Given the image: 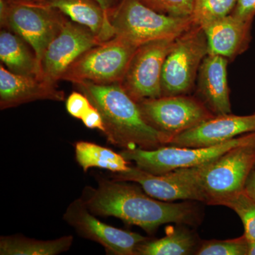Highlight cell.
Masks as SVG:
<instances>
[{
	"label": "cell",
	"mask_w": 255,
	"mask_h": 255,
	"mask_svg": "<svg viewBox=\"0 0 255 255\" xmlns=\"http://www.w3.org/2000/svg\"><path fill=\"white\" fill-rule=\"evenodd\" d=\"M97 181V187H85L80 197L95 216H113L149 234L164 224L195 226L200 221V213L191 201L158 200L128 181L101 177Z\"/></svg>",
	"instance_id": "cell-1"
},
{
	"label": "cell",
	"mask_w": 255,
	"mask_h": 255,
	"mask_svg": "<svg viewBox=\"0 0 255 255\" xmlns=\"http://www.w3.org/2000/svg\"><path fill=\"white\" fill-rule=\"evenodd\" d=\"M75 85L100 112L104 133L112 145L124 150H155L168 144L167 137L145 122L138 104L120 82L103 85L82 81Z\"/></svg>",
	"instance_id": "cell-2"
},
{
	"label": "cell",
	"mask_w": 255,
	"mask_h": 255,
	"mask_svg": "<svg viewBox=\"0 0 255 255\" xmlns=\"http://www.w3.org/2000/svg\"><path fill=\"white\" fill-rule=\"evenodd\" d=\"M110 21L115 36L137 46L155 40L177 38L194 26L190 17L160 14L139 0H122L111 11Z\"/></svg>",
	"instance_id": "cell-3"
},
{
	"label": "cell",
	"mask_w": 255,
	"mask_h": 255,
	"mask_svg": "<svg viewBox=\"0 0 255 255\" xmlns=\"http://www.w3.org/2000/svg\"><path fill=\"white\" fill-rule=\"evenodd\" d=\"M0 4L1 24L21 36L31 47L40 74L43 55L66 20L60 11L45 2L1 0Z\"/></svg>",
	"instance_id": "cell-4"
},
{
	"label": "cell",
	"mask_w": 255,
	"mask_h": 255,
	"mask_svg": "<svg viewBox=\"0 0 255 255\" xmlns=\"http://www.w3.org/2000/svg\"><path fill=\"white\" fill-rule=\"evenodd\" d=\"M255 167V135L206 164L200 179L205 203L221 205L244 190L247 180Z\"/></svg>",
	"instance_id": "cell-5"
},
{
	"label": "cell",
	"mask_w": 255,
	"mask_h": 255,
	"mask_svg": "<svg viewBox=\"0 0 255 255\" xmlns=\"http://www.w3.org/2000/svg\"><path fill=\"white\" fill-rule=\"evenodd\" d=\"M138 47L122 37L114 36L83 53L70 65L62 80L75 84L121 82Z\"/></svg>",
	"instance_id": "cell-6"
},
{
	"label": "cell",
	"mask_w": 255,
	"mask_h": 255,
	"mask_svg": "<svg viewBox=\"0 0 255 255\" xmlns=\"http://www.w3.org/2000/svg\"><path fill=\"white\" fill-rule=\"evenodd\" d=\"M255 132L244 134L219 145L209 147H183L164 145L155 150L125 149L120 152L138 168L153 174H163L181 168H189L212 162L236 146L252 140Z\"/></svg>",
	"instance_id": "cell-7"
},
{
	"label": "cell",
	"mask_w": 255,
	"mask_h": 255,
	"mask_svg": "<svg viewBox=\"0 0 255 255\" xmlns=\"http://www.w3.org/2000/svg\"><path fill=\"white\" fill-rule=\"evenodd\" d=\"M208 54L207 39L202 28L193 26L176 38L162 68V97L184 95L190 92Z\"/></svg>",
	"instance_id": "cell-8"
},
{
	"label": "cell",
	"mask_w": 255,
	"mask_h": 255,
	"mask_svg": "<svg viewBox=\"0 0 255 255\" xmlns=\"http://www.w3.org/2000/svg\"><path fill=\"white\" fill-rule=\"evenodd\" d=\"M137 103L145 122L167 137L168 143L178 134L214 117L200 100L185 95L147 99Z\"/></svg>",
	"instance_id": "cell-9"
},
{
	"label": "cell",
	"mask_w": 255,
	"mask_h": 255,
	"mask_svg": "<svg viewBox=\"0 0 255 255\" xmlns=\"http://www.w3.org/2000/svg\"><path fill=\"white\" fill-rule=\"evenodd\" d=\"M206 164L177 169L163 174L149 173L137 166H130L125 172L114 173L112 178L139 184L149 196L158 200L168 202L183 200L205 203L200 179Z\"/></svg>",
	"instance_id": "cell-10"
},
{
	"label": "cell",
	"mask_w": 255,
	"mask_h": 255,
	"mask_svg": "<svg viewBox=\"0 0 255 255\" xmlns=\"http://www.w3.org/2000/svg\"><path fill=\"white\" fill-rule=\"evenodd\" d=\"M175 39L164 38L147 42L135 50L120 82L135 102L162 97V68Z\"/></svg>",
	"instance_id": "cell-11"
},
{
	"label": "cell",
	"mask_w": 255,
	"mask_h": 255,
	"mask_svg": "<svg viewBox=\"0 0 255 255\" xmlns=\"http://www.w3.org/2000/svg\"><path fill=\"white\" fill-rule=\"evenodd\" d=\"M63 220L79 236L99 243L110 255H136L138 246L150 240L138 233L102 222L87 209L81 198L70 203L65 210Z\"/></svg>",
	"instance_id": "cell-12"
},
{
	"label": "cell",
	"mask_w": 255,
	"mask_h": 255,
	"mask_svg": "<svg viewBox=\"0 0 255 255\" xmlns=\"http://www.w3.org/2000/svg\"><path fill=\"white\" fill-rule=\"evenodd\" d=\"M101 43L90 28L73 21H65L43 55L38 78L57 85L75 60Z\"/></svg>",
	"instance_id": "cell-13"
},
{
	"label": "cell",
	"mask_w": 255,
	"mask_h": 255,
	"mask_svg": "<svg viewBox=\"0 0 255 255\" xmlns=\"http://www.w3.org/2000/svg\"><path fill=\"white\" fill-rule=\"evenodd\" d=\"M253 132H255V114L214 116L172 137L167 145L193 148L212 147Z\"/></svg>",
	"instance_id": "cell-14"
},
{
	"label": "cell",
	"mask_w": 255,
	"mask_h": 255,
	"mask_svg": "<svg viewBox=\"0 0 255 255\" xmlns=\"http://www.w3.org/2000/svg\"><path fill=\"white\" fill-rule=\"evenodd\" d=\"M37 100H65V94L57 85L36 76L16 75L0 66V108H12Z\"/></svg>",
	"instance_id": "cell-15"
},
{
	"label": "cell",
	"mask_w": 255,
	"mask_h": 255,
	"mask_svg": "<svg viewBox=\"0 0 255 255\" xmlns=\"http://www.w3.org/2000/svg\"><path fill=\"white\" fill-rule=\"evenodd\" d=\"M228 59L221 55H206L198 73V95L214 116L231 114L227 79Z\"/></svg>",
	"instance_id": "cell-16"
},
{
	"label": "cell",
	"mask_w": 255,
	"mask_h": 255,
	"mask_svg": "<svg viewBox=\"0 0 255 255\" xmlns=\"http://www.w3.org/2000/svg\"><path fill=\"white\" fill-rule=\"evenodd\" d=\"M252 21H244L232 14L213 21L203 28L209 54L234 59L246 51L251 41Z\"/></svg>",
	"instance_id": "cell-17"
},
{
	"label": "cell",
	"mask_w": 255,
	"mask_h": 255,
	"mask_svg": "<svg viewBox=\"0 0 255 255\" xmlns=\"http://www.w3.org/2000/svg\"><path fill=\"white\" fill-rule=\"evenodd\" d=\"M43 2L67 15L74 22L90 28L102 43L115 36L111 13L96 0H44Z\"/></svg>",
	"instance_id": "cell-18"
},
{
	"label": "cell",
	"mask_w": 255,
	"mask_h": 255,
	"mask_svg": "<svg viewBox=\"0 0 255 255\" xmlns=\"http://www.w3.org/2000/svg\"><path fill=\"white\" fill-rule=\"evenodd\" d=\"M27 42L14 32L1 30L0 33V58L11 73L38 78V62Z\"/></svg>",
	"instance_id": "cell-19"
},
{
	"label": "cell",
	"mask_w": 255,
	"mask_h": 255,
	"mask_svg": "<svg viewBox=\"0 0 255 255\" xmlns=\"http://www.w3.org/2000/svg\"><path fill=\"white\" fill-rule=\"evenodd\" d=\"M72 236L58 239L40 241L25 237L21 235L1 236V255H57L69 251L73 245Z\"/></svg>",
	"instance_id": "cell-20"
},
{
	"label": "cell",
	"mask_w": 255,
	"mask_h": 255,
	"mask_svg": "<svg viewBox=\"0 0 255 255\" xmlns=\"http://www.w3.org/2000/svg\"><path fill=\"white\" fill-rule=\"evenodd\" d=\"M75 158L86 172L92 167L107 169L114 173L128 170L129 161L121 153L94 142L78 141L75 144Z\"/></svg>",
	"instance_id": "cell-21"
},
{
	"label": "cell",
	"mask_w": 255,
	"mask_h": 255,
	"mask_svg": "<svg viewBox=\"0 0 255 255\" xmlns=\"http://www.w3.org/2000/svg\"><path fill=\"white\" fill-rule=\"evenodd\" d=\"M200 243L192 232L177 228L160 239L148 240L137 248L136 255H187L195 254Z\"/></svg>",
	"instance_id": "cell-22"
},
{
	"label": "cell",
	"mask_w": 255,
	"mask_h": 255,
	"mask_svg": "<svg viewBox=\"0 0 255 255\" xmlns=\"http://www.w3.org/2000/svg\"><path fill=\"white\" fill-rule=\"evenodd\" d=\"M238 0H194L190 18L194 26L204 28L233 12Z\"/></svg>",
	"instance_id": "cell-23"
},
{
	"label": "cell",
	"mask_w": 255,
	"mask_h": 255,
	"mask_svg": "<svg viewBox=\"0 0 255 255\" xmlns=\"http://www.w3.org/2000/svg\"><path fill=\"white\" fill-rule=\"evenodd\" d=\"M221 206L233 209L241 218L248 242L255 241V201L244 190L223 201Z\"/></svg>",
	"instance_id": "cell-24"
},
{
	"label": "cell",
	"mask_w": 255,
	"mask_h": 255,
	"mask_svg": "<svg viewBox=\"0 0 255 255\" xmlns=\"http://www.w3.org/2000/svg\"><path fill=\"white\" fill-rule=\"evenodd\" d=\"M248 241L244 235L236 239L209 241L200 243L195 255H248Z\"/></svg>",
	"instance_id": "cell-25"
},
{
	"label": "cell",
	"mask_w": 255,
	"mask_h": 255,
	"mask_svg": "<svg viewBox=\"0 0 255 255\" xmlns=\"http://www.w3.org/2000/svg\"><path fill=\"white\" fill-rule=\"evenodd\" d=\"M160 14L174 17H190L194 0H139Z\"/></svg>",
	"instance_id": "cell-26"
},
{
	"label": "cell",
	"mask_w": 255,
	"mask_h": 255,
	"mask_svg": "<svg viewBox=\"0 0 255 255\" xmlns=\"http://www.w3.org/2000/svg\"><path fill=\"white\" fill-rule=\"evenodd\" d=\"M66 110L72 117L82 119L92 105L87 96L81 92H73L66 100Z\"/></svg>",
	"instance_id": "cell-27"
},
{
	"label": "cell",
	"mask_w": 255,
	"mask_h": 255,
	"mask_svg": "<svg viewBox=\"0 0 255 255\" xmlns=\"http://www.w3.org/2000/svg\"><path fill=\"white\" fill-rule=\"evenodd\" d=\"M231 14L242 21L253 22L255 16V0H238Z\"/></svg>",
	"instance_id": "cell-28"
},
{
	"label": "cell",
	"mask_w": 255,
	"mask_h": 255,
	"mask_svg": "<svg viewBox=\"0 0 255 255\" xmlns=\"http://www.w3.org/2000/svg\"><path fill=\"white\" fill-rule=\"evenodd\" d=\"M81 120L84 125L88 128L98 129L102 132L105 131V125L102 115L98 110L92 105L90 106Z\"/></svg>",
	"instance_id": "cell-29"
},
{
	"label": "cell",
	"mask_w": 255,
	"mask_h": 255,
	"mask_svg": "<svg viewBox=\"0 0 255 255\" xmlns=\"http://www.w3.org/2000/svg\"><path fill=\"white\" fill-rule=\"evenodd\" d=\"M244 191L255 201V167L247 180Z\"/></svg>",
	"instance_id": "cell-30"
},
{
	"label": "cell",
	"mask_w": 255,
	"mask_h": 255,
	"mask_svg": "<svg viewBox=\"0 0 255 255\" xmlns=\"http://www.w3.org/2000/svg\"><path fill=\"white\" fill-rule=\"evenodd\" d=\"M96 1L101 5V6L104 9L108 11V12L111 13V11L114 9V6L116 0H96Z\"/></svg>",
	"instance_id": "cell-31"
},
{
	"label": "cell",
	"mask_w": 255,
	"mask_h": 255,
	"mask_svg": "<svg viewBox=\"0 0 255 255\" xmlns=\"http://www.w3.org/2000/svg\"><path fill=\"white\" fill-rule=\"evenodd\" d=\"M248 255H255V241L248 242Z\"/></svg>",
	"instance_id": "cell-32"
},
{
	"label": "cell",
	"mask_w": 255,
	"mask_h": 255,
	"mask_svg": "<svg viewBox=\"0 0 255 255\" xmlns=\"http://www.w3.org/2000/svg\"><path fill=\"white\" fill-rule=\"evenodd\" d=\"M14 1H26V2H43L44 0H14Z\"/></svg>",
	"instance_id": "cell-33"
}]
</instances>
